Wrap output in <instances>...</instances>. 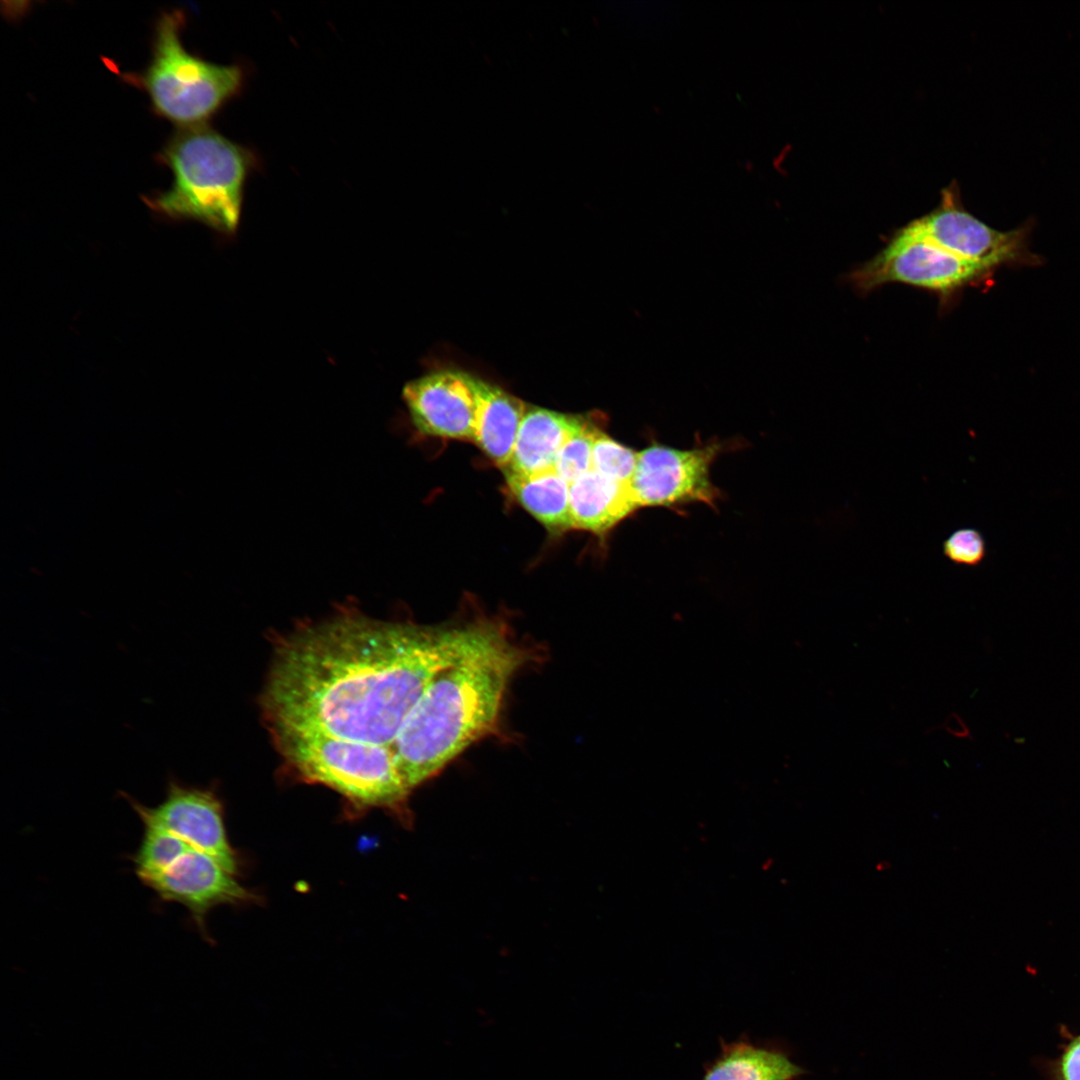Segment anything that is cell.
Instances as JSON below:
<instances>
[{"mask_svg": "<svg viewBox=\"0 0 1080 1080\" xmlns=\"http://www.w3.org/2000/svg\"><path fill=\"white\" fill-rule=\"evenodd\" d=\"M588 421L583 416L545 408H527L509 464L503 472L535 475L554 469L566 441Z\"/></svg>", "mask_w": 1080, "mask_h": 1080, "instance_id": "cell-12", "label": "cell"}, {"mask_svg": "<svg viewBox=\"0 0 1080 1080\" xmlns=\"http://www.w3.org/2000/svg\"><path fill=\"white\" fill-rule=\"evenodd\" d=\"M513 498L547 530L559 534L572 529L570 484L554 469L535 475L504 472Z\"/></svg>", "mask_w": 1080, "mask_h": 1080, "instance_id": "cell-16", "label": "cell"}, {"mask_svg": "<svg viewBox=\"0 0 1080 1080\" xmlns=\"http://www.w3.org/2000/svg\"><path fill=\"white\" fill-rule=\"evenodd\" d=\"M527 656L503 633L433 679L390 745L410 790L496 728L508 684Z\"/></svg>", "mask_w": 1080, "mask_h": 1080, "instance_id": "cell-2", "label": "cell"}, {"mask_svg": "<svg viewBox=\"0 0 1080 1080\" xmlns=\"http://www.w3.org/2000/svg\"><path fill=\"white\" fill-rule=\"evenodd\" d=\"M721 449L720 444L681 450L653 443L639 451L630 484L638 508L714 504L719 491L709 472Z\"/></svg>", "mask_w": 1080, "mask_h": 1080, "instance_id": "cell-8", "label": "cell"}, {"mask_svg": "<svg viewBox=\"0 0 1080 1080\" xmlns=\"http://www.w3.org/2000/svg\"><path fill=\"white\" fill-rule=\"evenodd\" d=\"M142 824L143 833L139 846L129 855L139 880L162 872L192 847L161 827Z\"/></svg>", "mask_w": 1080, "mask_h": 1080, "instance_id": "cell-17", "label": "cell"}, {"mask_svg": "<svg viewBox=\"0 0 1080 1080\" xmlns=\"http://www.w3.org/2000/svg\"><path fill=\"white\" fill-rule=\"evenodd\" d=\"M928 236L939 246L966 261L987 269L1026 260L1031 224L998 231L965 210L956 185L942 192L939 205L918 218Z\"/></svg>", "mask_w": 1080, "mask_h": 1080, "instance_id": "cell-9", "label": "cell"}, {"mask_svg": "<svg viewBox=\"0 0 1080 1080\" xmlns=\"http://www.w3.org/2000/svg\"><path fill=\"white\" fill-rule=\"evenodd\" d=\"M1052 1080H1080V1034L1071 1035L1051 1065Z\"/></svg>", "mask_w": 1080, "mask_h": 1080, "instance_id": "cell-21", "label": "cell"}, {"mask_svg": "<svg viewBox=\"0 0 1080 1080\" xmlns=\"http://www.w3.org/2000/svg\"><path fill=\"white\" fill-rule=\"evenodd\" d=\"M989 271L939 246L916 219L896 231L881 251L848 278L861 292L903 283L933 292L946 302Z\"/></svg>", "mask_w": 1080, "mask_h": 1080, "instance_id": "cell-6", "label": "cell"}, {"mask_svg": "<svg viewBox=\"0 0 1080 1080\" xmlns=\"http://www.w3.org/2000/svg\"><path fill=\"white\" fill-rule=\"evenodd\" d=\"M503 631L491 622L431 626L344 610L280 642L264 712L272 729L390 746L433 679Z\"/></svg>", "mask_w": 1080, "mask_h": 1080, "instance_id": "cell-1", "label": "cell"}, {"mask_svg": "<svg viewBox=\"0 0 1080 1080\" xmlns=\"http://www.w3.org/2000/svg\"><path fill=\"white\" fill-rule=\"evenodd\" d=\"M943 553L955 564L977 566L986 556L985 539L977 529L961 528L946 538Z\"/></svg>", "mask_w": 1080, "mask_h": 1080, "instance_id": "cell-20", "label": "cell"}, {"mask_svg": "<svg viewBox=\"0 0 1080 1080\" xmlns=\"http://www.w3.org/2000/svg\"><path fill=\"white\" fill-rule=\"evenodd\" d=\"M472 377L441 370L408 382L402 396L416 430L427 436L473 441L476 394Z\"/></svg>", "mask_w": 1080, "mask_h": 1080, "instance_id": "cell-11", "label": "cell"}, {"mask_svg": "<svg viewBox=\"0 0 1080 1080\" xmlns=\"http://www.w3.org/2000/svg\"><path fill=\"white\" fill-rule=\"evenodd\" d=\"M599 431L598 425L588 420L559 451L554 470L569 484L591 470L593 444Z\"/></svg>", "mask_w": 1080, "mask_h": 1080, "instance_id": "cell-19", "label": "cell"}, {"mask_svg": "<svg viewBox=\"0 0 1080 1080\" xmlns=\"http://www.w3.org/2000/svg\"><path fill=\"white\" fill-rule=\"evenodd\" d=\"M719 1056L706 1066L702 1080H797L807 1073L779 1047L748 1040L721 1042Z\"/></svg>", "mask_w": 1080, "mask_h": 1080, "instance_id": "cell-15", "label": "cell"}, {"mask_svg": "<svg viewBox=\"0 0 1080 1080\" xmlns=\"http://www.w3.org/2000/svg\"><path fill=\"white\" fill-rule=\"evenodd\" d=\"M572 529L604 537L638 506L630 484L609 479L591 469L570 484Z\"/></svg>", "mask_w": 1080, "mask_h": 1080, "instance_id": "cell-14", "label": "cell"}, {"mask_svg": "<svg viewBox=\"0 0 1080 1080\" xmlns=\"http://www.w3.org/2000/svg\"><path fill=\"white\" fill-rule=\"evenodd\" d=\"M476 394L473 442L498 467L510 462L527 405L502 388L472 377Z\"/></svg>", "mask_w": 1080, "mask_h": 1080, "instance_id": "cell-13", "label": "cell"}, {"mask_svg": "<svg viewBox=\"0 0 1080 1080\" xmlns=\"http://www.w3.org/2000/svg\"><path fill=\"white\" fill-rule=\"evenodd\" d=\"M272 734L302 780L330 787L363 807L405 808L410 789L390 746L295 729H272Z\"/></svg>", "mask_w": 1080, "mask_h": 1080, "instance_id": "cell-4", "label": "cell"}, {"mask_svg": "<svg viewBox=\"0 0 1080 1080\" xmlns=\"http://www.w3.org/2000/svg\"><path fill=\"white\" fill-rule=\"evenodd\" d=\"M158 160L173 175L169 189L144 196L154 212L200 221L230 233L239 223L244 186L255 158L207 124L178 128Z\"/></svg>", "mask_w": 1080, "mask_h": 1080, "instance_id": "cell-3", "label": "cell"}, {"mask_svg": "<svg viewBox=\"0 0 1080 1080\" xmlns=\"http://www.w3.org/2000/svg\"><path fill=\"white\" fill-rule=\"evenodd\" d=\"M184 24L180 10L161 14L151 60L130 79L147 93L153 112L179 128L206 124L244 82L241 67L211 63L189 53L181 41Z\"/></svg>", "mask_w": 1080, "mask_h": 1080, "instance_id": "cell-5", "label": "cell"}, {"mask_svg": "<svg viewBox=\"0 0 1080 1080\" xmlns=\"http://www.w3.org/2000/svg\"><path fill=\"white\" fill-rule=\"evenodd\" d=\"M142 823L161 827L215 860L232 874L238 871V856L229 843L222 802L214 790L185 784L174 776L167 779L164 798L147 806L125 792Z\"/></svg>", "mask_w": 1080, "mask_h": 1080, "instance_id": "cell-7", "label": "cell"}, {"mask_svg": "<svg viewBox=\"0 0 1080 1080\" xmlns=\"http://www.w3.org/2000/svg\"><path fill=\"white\" fill-rule=\"evenodd\" d=\"M637 455V451L620 444L601 430L594 440L591 469L619 483L631 484Z\"/></svg>", "mask_w": 1080, "mask_h": 1080, "instance_id": "cell-18", "label": "cell"}, {"mask_svg": "<svg viewBox=\"0 0 1080 1080\" xmlns=\"http://www.w3.org/2000/svg\"><path fill=\"white\" fill-rule=\"evenodd\" d=\"M163 902L182 905L203 936L206 916L220 905H237L255 899L234 874L210 855L189 848L162 872L140 879Z\"/></svg>", "mask_w": 1080, "mask_h": 1080, "instance_id": "cell-10", "label": "cell"}, {"mask_svg": "<svg viewBox=\"0 0 1080 1080\" xmlns=\"http://www.w3.org/2000/svg\"><path fill=\"white\" fill-rule=\"evenodd\" d=\"M942 727L956 738L972 739L970 729L962 717L956 712H952L946 717Z\"/></svg>", "mask_w": 1080, "mask_h": 1080, "instance_id": "cell-22", "label": "cell"}]
</instances>
